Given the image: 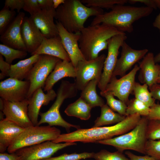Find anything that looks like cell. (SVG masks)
I'll use <instances>...</instances> for the list:
<instances>
[{"instance_id":"obj_1","label":"cell","mask_w":160,"mask_h":160,"mask_svg":"<svg viewBox=\"0 0 160 160\" xmlns=\"http://www.w3.org/2000/svg\"><path fill=\"white\" fill-rule=\"evenodd\" d=\"M153 10L146 6L136 7L117 4L109 12L95 17L90 25L103 24L114 27L120 32L130 33L133 31V23L142 18L150 15Z\"/></svg>"},{"instance_id":"obj_2","label":"cell","mask_w":160,"mask_h":160,"mask_svg":"<svg viewBox=\"0 0 160 160\" xmlns=\"http://www.w3.org/2000/svg\"><path fill=\"white\" fill-rule=\"evenodd\" d=\"M123 33L103 24L84 27L80 32L79 44L85 60H90L97 58L100 52L108 49L109 39Z\"/></svg>"},{"instance_id":"obj_3","label":"cell","mask_w":160,"mask_h":160,"mask_svg":"<svg viewBox=\"0 0 160 160\" xmlns=\"http://www.w3.org/2000/svg\"><path fill=\"white\" fill-rule=\"evenodd\" d=\"M102 9L89 7L81 0H65L56 9L55 18L68 31L80 32L88 18L104 13Z\"/></svg>"},{"instance_id":"obj_4","label":"cell","mask_w":160,"mask_h":160,"mask_svg":"<svg viewBox=\"0 0 160 160\" xmlns=\"http://www.w3.org/2000/svg\"><path fill=\"white\" fill-rule=\"evenodd\" d=\"M78 90L74 83H71L67 81H62L57 90L56 99L53 104L46 112H40V119L37 125L47 123L51 127L59 126L64 128L68 133L69 132L71 127L76 129L80 128L79 126L72 124L65 121L62 117L60 112V108L64 100L67 98L75 97Z\"/></svg>"},{"instance_id":"obj_5","label":"cell","mask_w":160,"mask_h":160,"mask_svg":"<svg viewBox=\"0 0 160 160\" xmlns=\"http://www.w3.org/2000/svg\"><path fill=\"white\" fill-rule=\"evenodd\" d=\"M148 121L146 117L142 116L136 126L130 131L118 137L97 142L113 146L122 152L129 150L145 155V148L148 140L146 129Z\"/></svg>"},{"instance_id":"obj_6","label":"cell","mask_w":160,"mask_h":160,"mask_svg":"<svg viewBox=\"0 0 160 160\" xmlns=\"http://www.w3.org/2000/svg\"><path fill=\"white\" fill-rule=\"evenodd\" d=\"M60 134V129L54 127L33 125L25 128L7 150L14 153L24 147L52 141Z\"/></svg>"},{"instance_id":"obj_7","label":"cell","mask_w":160,"mask_h":160,"mask_svg":"<svg viewBox=\"0 0 160 160\" xmlns=\"http://www.w3.org/2000/svg\"><path fill=\"white\" fill-rule=\"evenodd\" d=\"M61 59L47 55H40L25 79L30 82L27 98H30L38 89L44 88L46 81L54 69L57 63Z\"/></svg>"},{"instance_id":"obj_8","label":"cell","mask_w":160,"mask_h":160,"mask_svg":"<svg viewBox=\"0 0 160 160\" xmlns=\"http://www.w3.org/2000/svg\"><path fill=\"white\" fill-rule=\"evenodd\" d=\"M106 57L104 54L90 60L80 61L76 68V75L74 83L78 90L81 91L91 81L100 79Z\"/></svg>"},{"instance_id":"obj_9","label":"cell","mask_w":160,"mask_h":160,"mask_svg":"<svg viewBox=\"0 0 160 160\" xmlns=\"http://www.w3.org/2000/svg\"><path fill=\"white\" fill-rule=\"evenodd\" d=\"M125 33L115 35L108 40V54L105 60L103 71L97 86L101 91H104L109 82L115 67L119 51L127 39Z\"/></svg>"},{"instance_id":"obj_10","label":"cell","mask_w":160,"mask_h":160,"mask_svg":"<svg viewBox=\"0 0 160 160\" xmlns=\"http://www.w3.org/2000/svg\"><path fill=\"white\" fill-rule=\"evenodd\" d=\"M76 144L75 143H56L48 141L20 148L15 153L20 160H42L51 157L60 150Z\"/></svg>"},{"instance_id":"obj_11","label":"cell","mask_w":160,"mask_h":160,"mask_svg":"<svg viewBox=\"0 0 160 160\" xmlns=\"http://www.w3.org/2000/svg\"><path fill=\"white\" fill-rule=\"evenodd\" d=\"M139 70V65L135 64L129 73L120 79L112 76L105 90L102 92L111 93L127 105L129 95L133 92L136 75Z\"/></svg>"},{"instance_id":"obj_12","label":"cell","mask_w":160,"mask_h":160,"mask_svg":"<svg viewBox=\"0 0 160 160\" xmlns=\"http://www.w3.org/2000/svg\"><path fill=\"white\" fill-rule=\"evenodd\" d=\"M30 87L29 81L9 77L0 82V96L7 101H21L27 98Z\"/></svg>"},{"instance_id":"obj_13","label":"cell","mask_w":160,"mask_h":160,"mask_svg":"<svg viewBox=\"0 0 160 160\" xmlns=\"http://www.w3.org/2000/svg\"><path fill=\"white\" fill-rule=\"evenodd\" d=\"M120 57L118 59L112 76L126 75L136 63L143 58L147 53L148 50L145 49L136 50L131 48L125 41L121 47Z\"/></svg>"},{"instance_id":"obj_14","label":"cell","mask_w":160,"mask_h":160,"mask_svg":"<svg viewBox=\"0 0 160 160\" xmlns=\"http://www.w3.org/2000/svg\"><path fill=\"white\" fill-rule=\"evenodd\" d=\"M56 24L63 46L69 57L71 62L76 68L80 61L85 60L79 46L80 32H69L57 21Z\"/></svg>"},{"instance_id":"obj_15","label":"cell","mask_w":160,"mask_h":160,"mask_svg":"<svg viewBox=\"0 0 160 160\" xmlns=\"http://www.w3.org/2000/svg\"><path fill=\"white\" fill-rule=\"evenodd\" d=\"M3 112L5 118L25 128L33 125L28 115V99L21 101L11 102L4 100Z\"/></svg>"},{"instance_id":"obj_16","label":"cell","mask_w":160,"mask_h":160,"mask_svg":"<svg viewBox=\"0 0 160 160\" xmlns=\"http://www.w3.org/2000/svg\"><path fill=\"white\" fill-rule=\"evenodd\" d=\"M25 17L24 12L18 13L1 35L0 40L2 44L15 49L27 52L21 33V25Z\"/></svg>"},{"instance_id":"obj_17","label":"cell","mask_w":160,"mask_h":160,"mask_svg":"<svg viewBox=\"0 0 160 160\" xmlns=\"http://www.w3.org/2000/svg\"><path fill=\"white\" fill-rule=\"evenodd\" d=\"M55 12L56 9L53 7L41 10L30 17L44 37L50 38L59 36L57 25L54 22Z\"/></svg>"},{"instance_id":"obj_18","label":"cell","mask_w":160,"mask_h":160,"mask_svg":"<svg viewBox=\"0 0 160 160\" xmlns=\"http://www.w3.org/2000/svg\"><path fill=\"white\" fill-rule=\"evenodd\" d=\"M55 91L51 89L44 93L41 88H39L33 93L29 98L28 115L33 125H37L38 118L40 109L42 105H47L57 97Z\"/></svg>"},{"instance_id":"obj_19","label":"cell","mask_w":160,"mask_h":160,"mask_svg":"<svg viewBox=\"0 0 160 160\" xmlns=\"http://www.w3.org/2000/svg\"><path fill=\"white\" fill-rule=\"evenodd\" d=\"M21 33L27 52L32 54L41 44L43 36L30 17L24 18L21 26Z\"/></svg>"},{"instance_id":"obj_20","label":"cell","mask_w":160,"mask_h":160,"mask_svg":"<svg viewBox=\"0 0 160 160\" xmlns=\"http://www.w3.org/2000/svg\"><path fill=\"white\" fill-rule=\"evenodd\" d=\"M154 57L152 52L148 53L139 63V80L142 84H147L149 88L157 83L160 71V65L156 63Z\"/></svg>"},{"instance_id":"obj_21","label":"cell","mask_w":160,"mask_h":160,"mask_svg":"<svg viewBox=\"0 0 160 160\" xmlns=\"http://www.w3.org/2000/svg\"><path fill=\"white\" fill-rule=\"evenodd\" d=\"M36 54L49 55L57 57L62 60L71 61L59 36L50 38L44 37L39 47L31 54V55Z\"/></svg>"},{"instance_id":"obj_22","label":"cell","mask_w":160,"mask_h":160,"mask_svg":"<svg viewBox=\"0 0 160 160\" xmlns=\"http://www.w3.org/2000/svg\"><path fill=\"white\" fill-rule=\"evenodd\" d=\"M25 128L6 118L0 121V152L4 153Z\"/></svg>"},{"instance_id":"obj_23","label":"cell","mask_w":160,"mask_h":160,"mask_svg":"<svg viewBox=\"0 0 160 160\" xmlns=\"http://www.w3.org/2000/svg\"><path fill=\"white\" fill-rule=\"evenodd\" d=\"M76 71L71 61L61 60L56 64L54 69L47 77L44 87V91L51 89L55 84L61 79L66 77L75 78Z\"/></svg>"},{"instance_id":"obj_24","label":"cell","mask_w":160,"mask_h":160,"mask_svg":"<svg viewBox=\"0 0 160 160\" xmlns=\"http://www.w3.org/2000/svg\"><path fill=\"white\" fill-rule=\"evenodd\" d=\"M40 56L34 55L15 64L11 65L7 76L21 81L25 79Z\"/></svg>"},{"instance_id":"obj_25","label":"cell","mask_w":160,"mask_h":160,"mask_svg":"<svg viewBox=\"0 0 160 160\" xmlns=\"http://www.w3.org/2000/svg\"><path fill=\"white\" fill-rule=\"evenodd\" d=\"M100 79H94L90 81L81 91L80 97L92 108L100 107L105 104L103 100L97 94L96 86Z\"/></svg>"},{"instance_id":"obj_26","label":"cell","mask_w":160,"mask_h":160,"mask_svg":"<svg viewBox=\"0 0 160 160\" xmlns=\"http://www.w3.org/2000/svg\"><path fill=\"white\" fill-rule=\"evenodd\" d=\"M92 109V107L80 97L75 101L69 105L64 112L68 116L86 120L91 117Z\"/></svg>"},{"instance_id":"obj_27","label":"cell","mask_w":160,"mask_h":160,"mask_svg":"<svg viewBox=\"0 0 160 160\" xmlns=\"http://www.w3.org/2000/svg\"><path fill=\"white\" fill-rule=\"evenodd\" d=\"M100 108V115L95 121L93 127L116 124L121 121L125 118V116L115 112L106 104Z\"/></svg>"},{"instance_id":"obj_28","label":"cell","mask_w":160,"mask_h":160,"mask_svg":"<svg viewBox=\"0 0 160 160\" xmlns=\"http://www.w3.org/2000/svg\"><path fill=\"white\" fill-rule=\"evenodd\" d=\"M148 87L146 84L141 85L139 83L135 82L133 93L135 98L151 108L156 103V100L153 97L151 92L149 91Z\"/></svg>"},{"instance_id":"obj_29","label":"cell","mask_w":160,"mask_h":160,"mask_svg":"<svg viewBox=\"0 0 160 160\" xmlns=\"http://www.w3.org/2000/svg\"><path fill=\"white\" fill-rule=\"evenodd\" d=\"M126 116L138 114L147 117L149 114L150 108L135 98L129 100L127 104Z\"/></svg>"},{"instance_id":"obj_30","label":"cell","mask_w":160,"mask_h":160,"mask_svg":"<svg viewBox=\"0 0 160 160\" xmlns=\"http://www.w3.org/2000/svg\"><path fill=\"white\" fill-rule=\"evenodd\" d=\"M27 52L15 49L3 44H0V54L5 58V61L11 65L16 59H22L27 55Z\"/></svg>"},{"instance_id":"obj_31","label":"cell","mask_w":160,"mask_h":160,"mask_svg":"<svg viewBox=\"0 0 160 160\" xmlns=\"http://www.w3.org/2000/svg\"><path fill=\"white\" fill-rule=\"evenodd\" d=\"M100 95L104 97L106 100V104L114 111L126 116L127 105L120 100L114 97L111 93L107 92L101 91Z\"/></svg>"},{"instance_id":"obj_32","label":"cell","mask_w":160,"mask_h":160,"mask_svg":"<svg viewBox=\"0 0 160 160\" xmlns=\"http://www.w3.org/2000/svg\"><path fill=\"white\" fill-rule=\"evenodd\" d=\"M82 3L89 7L111 9L115 5L123 4L128 2L127 0H81Z\"/></svg>"},{"instance_id":"obj_33","label":"cell","mask_w":160,"mask_h":160,"mask_svg":"<svg viewBox=\"0 0 160 160\" xmlns=\"http://www.w3.org/2000/svg\"><path fill=\"white\" fill-rule=\"evenodd\" d=\"M92 158L96 160H129L123 152L118 151L111 152L105 149L94 153Z\"/></svg>"},{"instance_id":"obj_34","label":"cell","mask_w":160,"mask_h":160,"mask_svg":"<svg viewBox=\"0 0 160 160\" xmlns=\"http://www.w3.org/2000/svg\"><path fill=\"white\" fill-rule=\"evenodd\" d=\"M146 136L148 140H156L160 139V120H148Z\"/></svg>"},{"instance_id":"obj_35","label":"cell","mask_w":160,"mask_h":160,"mask_svg":"<svg viewBox=\"0 0 160 160\" xmlns=\"http://www.w3.org/2000/svg\"><path fill=\"white\" fill-rule=\"evenodd\" d=\"M16 12L8 8L4 7L0 11V34L5 31L14 18Z\"/></svg>"},{"instance_id":"obj_36","label":"cell","mask_w":160,"mask_h":160,"mask_svg":"<svg viewBox=\"0 0 160 160\" xmlns=\"http://www.w3.org/2000/svg\"><path fill=\"white\" fill-rule=\"evenodd\" d=\"M94 153L84 152L81 153H64L60 156L50 157L42 160H80L92 158Z\"/></svg>"},{"instance_id":"obj_37","label":"cell","mask_w":160,"mask_h":160,"mask_svg":"<svg viewBox=\"0 0 160 160\" xmlns=\"http://www.w3.org/2000/svg\"><path fill=\"white\" fill-rule=\"evenodd\" d=\"M145 155L160 160V140H147L145 145Z\"/></svg>"},{"instance_id":"obj_38","label":"cell","mask_w":160,"mask_h":160,"mask_svg":"<svg viewBox=\"0 0 160 160\" xmlns=\"http://www.w3.org/2000/svg\"><path fill=\"white\" fill-rule=\"evenodd\" d=\"M23 10L33 15L41 10L37 0H24Z\"/></svg>"},{"instance_id":"obj_39","label":"cell","mask_w":160,"mask_h":160,"mask_svg":"<svg viewBox=\"0 0 160 160\" xmlns=\"http://www.w3.org/2000/svg\"><path fill=\"white\" fill-rule=\"evenodd\" d=\"M24 0H6L4 7L10 9L12 11L15 9L20 13V10L23 9Z\"/></svg>"},{"instance_id":"obj_40","label":"cell","mask_w":160,"mask_h":160,"mask_svg":"<svg viewBox=\"0 0 160 160\" xmlns=\"http://www.w3.org/2000/svg\"><path fill=\"white\" fill-rule=\"evenodd\" d=\"M128 2L131 4L137 3L143 4L146 7L153 9H160V0H128Z\"/></svg>"},{"instance_id":"obj_41","label":"cell","mask_w":160,"mask_h":160,"mask_svg":"<svg viewBox=\"0 0 160 160\" xmlns=\"http://www.w3.org/2000/svg\"><path fill=\"white\" fill-rule=\"evenodd\" d=\"M12 65V64H11ZM4 60L3 56L0 54V79L2 80L5 76H7L11 65Z\"/></svg>"},{"instance_id":"obj_42","label":"cell","mask_w":160,"mask_h":160,"mask_svg":"<svg viewBox=\"0 0 160 160\" xmlns=\"http://www.w3.org/2000/svg\"><path fill=\"white\" fill-rule=\"evenodd\" d=\"M146 117L148 120H160V104L159 102L150 108L149 114Z\"/></svg>"},{"instance_id":"obj_43","label":"cell","mask_w":160,"mask_h":160,"mask_svg":"<svg viewBox=\"0 0 160 160\" xmlns=\"http://www.w3.org/2000/svg\"><path fill=\"white\" fill-rule=\"evenodd\" d=\"M125 154L129 160H157L153 157L147 155L143 156H138L129 151H125Z\"/></svg>"},{"instance_id":"obj_44","label":"cell","mask_w":160,"mask_h":160,"mask_svg":"<svg viewBox=\"0 0 160 160\" xmlns=\"http://www.w3.org/2000/svg\"><path fill=\"white\" fill-rule=\"evenodd\" d=\"M149 89L153 97L155 100H160V85L155 84Z\"/></svg>"},{"instance_id":"obj_45","label":"cell","mask_w":160,"mask_h":160,"mask_svg":"<svg viewBox=\"0 0 160 160\" xmlns=\"http://www.w3.org/2000/svg\"><path fill=\"white\" fill-rule=\"evenodd\" d=\"M41 10H47L53 7L52 0H37Z\"/></svg>"},{"instance_id":"obj_46","label":"cell","mask_w":160,"mask_h":160,"mask_svg":"<svg viewBox=\"0 0 160 160\" xmlns=\"http://www.w3.org/2000/svg\"><path fill=\"white\" fill-rule=\"evenodd\" d=\"M0 160H20L19 157L15 153H0Z\"/></svg>"},{"instance_id":"obj_47","label":"cell","mask_w":160,"mask_h":160,"mask_svg":"<svg viewBox=\"0 0 160 160\" xmlns=\"http://www.w3.org/2000/svg\"><path fill=\"white\" fill-rule=\"evenodd\" d=\"M153 25L158 28L160 32V13L156 17L153 23Z\"/></svg>"},{"instance_id":"obj_48","label":"cell","mask_w":160,"mask_h":160,"mask_svg":"<svg viewBox=\"0 0 160 160\" xmlns=\"http://www.w3.org/2000/svg\"><path fill=\"white\" fill-rule=\"evenodd\" d=\"M54 8L56 9L59 6L63 4L65 0H52Z\"/></svg>"},{"instance_id":"obj_49","label":"cell","mask_w":160,"mask_h":160,"mask_svg":"<svg viewBox=\"0 0 160 160\" xmlns=\"http://www.w3.org/2000/svg\"><path fill=\"white\" fill-rule=\"evenodd\" d=\"M154 60L156 63L160 62V51L154 56Z\"/></svg>"},{"instance_id":"obj_50","label":"cell","mask_w":160,"mask_h":160,"mask_svg":"<svg viewBox=\"0 0 160 160\" xmlns=\"http://www.w3.org/2000/svg\"><path fill=\"white\" fill-rule=\"evenodd\" d=\"M4 107V100L0 98V111H3Z\"/></svg>"},{"instance_id":"obj_51","label":"cell","mask_w":160,"mask_h":160,"mask_svg":"<svg viewBox=\"0 0 160 160\" xmlns=\"http://www.w3.org/2000/svg\"><path fill=\"white\" fill-rule=\"evenodd\" d=\"M4 116H5L3 112L2 111H0V120H1L4 119Z\"/></svg>"},{"instance_id":"obj_52","label":"cell","mask_w":160,"mask_h":160,"mask_svg":"<svg viewBox=\"0 0 160 160\" xmlns=\"http://www.w3.org/2000/svg\"><path fill=\"white\" fill-rule=\"evenodd\" d=\"M157 83H160V71L157 80Z\"/></svg>"}]
</instances>
